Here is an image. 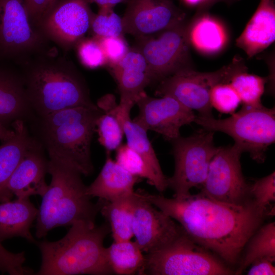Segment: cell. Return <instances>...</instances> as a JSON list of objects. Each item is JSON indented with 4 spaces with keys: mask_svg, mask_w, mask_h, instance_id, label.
Instances as JSON below:
<instances>
[{
    "mask_svg": "<svg viewBox=\"0 0 275 275\" xmlns=\"http://www.w3.org/2000/svg\"><path fill=\"white\" fill-rule=\"evenodd\" d=\"M140 192L146 200L177 221L193 240L228 265L239 263L248 241L270 214L253 199L236 205L214 200L201 192L181 198Z\"/></svg>",
    "mask_w": 275,
    "mask_h": 275,
    "instance_id": "obj_1",
    "label": "cell"
},
{
    "mask_svg": "<svg viewBox=\"0 0 275 275\" xmlns=\"http://www.w3.org/2000/svg\"><path fill=\"white\" fill-rule=\"evenodd\" d=\"M24 252L14 254L7 251L0 242V271L12 275L33 274L34 270L24 266Z\"/></svg>",
    "mask_w": 275,
    "mask_h": 275,
    "instance_id": "obj_36",
    "label": "cell"
},
{
    "mask_svg": "<svg viewBox=\"0 0 275 275\" xmlns=\"http://www.w3.org/2000/svg\"><path fill=\"white\" fill-rule=\"evenodd\" d=\"M58 0H50V4L47 10ZM46 10V11H47Z\"/></svg>",
    "mask_w": 275,
    "mask_h": 275,
    "instance_id": "obj_44",
    "label": "cell"
},
{
    "mask_svg": "<svg viewBox=\"0 0 275 275\" xmlns=\"http://www.w3.org/2000/svg\"><path fill=\"white\" fill-rule=\"evenodd\" d=\"M214 133L203 129L172 142L175 170L168 178V184L174 191V197H185L190 194L191 188L204 183L210 162L219 148L215 146Z\"/></svg>",
    "mask_w": 275,
    "mask_h": 275,
    "instance_id": "obj_9",
    "label": "cell"
},
{
    "mask_svg": "<svg viewBox=\"0 0 275 275\" xmlns=\"http://www.w3.org/2000/svg\"><path fill=\"white\" fill-rule=\"evenodd\" d=\"M116 150V161L128 173L140 178L146 179L159 192H163L168 188L158 179L143 158L127 144L121 145Z\"/></svg>",
    "mask_w": 275,
    "mask_h": 275,
    "instance_id": "obj_30",
    "label": "cell"
},
{
    "mask_svg": "<svg viewBox=\"0 0 275 275\" xmlns=\"http://www.w3.org/2000/svg\"><path fill=\"white\" fill-rule=\"evenodd\" d=\"M112 68L120 95L118 105L130 112L140 95L151 82L147 62L137 49H129L126 56Z\"/></svg>",
    "mask_w": 275,
    "mask_h": 275,
    "instance_id": "obj_18",
    "label": "cell"
},
{
    "mask_svg": "<svg viewBox=\"0 0 275 275\" xmlns=\"http://www.w3.org/2000/svg\"><path fill=\"white\" fill-rule=\"evenodd\" d=\"M274 262L267 258L257 259L250 265L251 267L247 274L274 275L275 274V267L273 264Z\"/></svg>",
    "mask_w": 275,
    "mask_h": 275,
    "instance_id": "obj_39",
    "label": "cell"
},
{
    "mask_svg": "<svg viewBox=\"0 0 275 275\" xmlns=\"http://www.w3.org/2000/svg\"><path fill=\"white\" fill-rule=\"evenodd\" d=\"M14 134V130L9 129L0 123V141L4 142L10 139Z\"/></svg>",
    "mask_w": 275,
    "mask_h": 275,
    "instance_id": "obj_41",
    "label": "cell"
},
{
    "mask_svg": "<svg viewBox=\"0 0 275 275\" xmlns=\"http://www.w3.org/2000/svg\"><path fill=\"white\" fill-rule=\"evenodd\" d=\"M47 173L51 179L38 209L36 237H44L53 228L71 226L79 221L95 224L101 201L96 204L91 202L81 174L71 166L53 159H48Z\"/></svg>",
    "mask_w": 275,
    "mask_h": 275,
    "instance_id": "obj_4",
    "label": "cell"
},
{
    "mask_svg": "<svg viewBox=\"0 0 275 275\" xmlns=\"http://www.w3.org/2000/svg\"><path fill=\"white\" fill-rule=\"evenodd\" d=\"M132 228L135 241L147 253L168 244L183 230L173 218L146 200L139 191L134 195Z\"/></svg>",
    "mask_w": 275,
    "mask_h": 275,
    "instance_id": "obj_15",
    "label": "cell"
},
{
    "mask_svg": "<svg viewBox=\"0 0 275 275\" xmlns=\"http://www.w3.org/2000/svg\"><path fill=\"white\" fill-rule=\"evenodd\" d=\"M34 114L22 75L0 66V123L7 127L17 120L33 119Z\"/></svg>",
    "mask_w": 275,
    "mask_h": 275,
    "instance_id": "obj_19",
    "label": "cell"
},
{
    "mask_svg": "<svg viewBox=\"0 0 275 275\" xmlns=\"http://www.w3.org/2000/svg\"><path fill=\"white\" fill-rule=\"evenodd\" d=\"M245 253L235 274H240L255 260L267 258L275 261V223L271 222L256 231L246 243Z\"/></svg>",
    "mask_w": 275,
    "mask_h": 275,
    "instance_id": "obj_29",
    "label": "cell"
},
{
    "mask_svg": "<svg viewBox=\"0 0 275 275\" xmlns=\"http://www.w3.org/2000/svg\"><path fill=\"white\" fill-rule=\"evenodd\" d=\"M38 213L29 198L0 202V242L17 236L36 243L30 229Z\"/></svg>",
    "mask_w": 275,
    "mask_h": 275,
    "instance_id": "obj_22",
    "label": "cell"
},
{
    "mask_svg": "<svg viewBox=\"0 0 275 275\" xmlns=\"http://www.w3.org/2000/svg\"><path fill=\"white\" fill-rule=\"evenodd\" d=\"M189 45L204 55L220 53L227 46L229 35L224 24L217 18L203 14L195 19L187 28Z\"/></svg>",
    "mask_w": 275,
    "mask_h": 275,
    "instance_id": "obj_24",
    "label": "cell"
},
{
    "mask_svg": "<svg viewBox=\"0 0 275 275\" xmlns=\"http://www.w3.org/2000/svg\"><path fill=\"white\" fill-rule=\"evenodd\" d=\"M105 255L113 274H139L145 262L142 250L130 240L114 241L105 248Z\"/></svg>",
    "mask_w": 275,
    "mask_h": 275,
    "instance_id": "obj_28",
    "label": "cell"
},
{
    "mask_svg": "<svg viewBox=\"0 0 275 275\" xmlns=\"http://www.w3.org/2000/svg\"><path fill=\"white\" fill-rule=\"evenodd\" d=\"M210 102L211 107L218 112L232 114L241 103V100L230 82H222L212 88Z\"/></svg>",
    "mask_w": 275,
    "mask_h": 275,
    "instance_id": "obj_33",
    "label": "cell"
},
{
    "mask_svg": "<svg viewBox=\"0 0 275 275\" xmlns=\"http://www.w3.org/2000/svg\"><path fill=\"white\" fill-rule=\"evenodd\" d=\"M139 114L133 121L146 130H152L173 142L180 136L181 127L195 121L196 115L169 96L152 97L145 91L138 98L136 103Z\"/></svg>",
    "mask_w": 275,
    "mask_h": 275,
    "instance_id": "obj_14",
    "label": "cell"
},
{
    "mask_svg": "<svg viewBox=\"0 0 275 275\" xmlns=\"http://www.w3.org/2000/svg\"><path fill=\"white\" fill-rule=\"evenodd\" d=\"M44 150L38 141L32 137L24 155L7 183L8 190L17 198L36 195L42 197L46 193L48 185L45 176L47 173L48 159Z\"/></svg>",
    "mask_w": 275,
    "mask_h": 275,
    "instance_id": "obj_17",
    "label": "cell"
},
{
    "mask_svg": "<svg viewBox=\"0 0 275 275\" xmlns=\"http://www.w3.org/2000/svg\"><path fill=\"white\" fill-rule=\"evenodd\" d=\"M97 105L102 111L96 122L98 141L107 152L117 150L121 145L124 133L115 97L106 95L98 100Z\"/></svg>",
    "mask_w": 275,
    "mask_h": 275,
    "instance_id": "obj_26",
    "label": "cell"
},
{
    "mask_svg": "<svg viewBox=\"0 0 275 275\" xmlns=\"http://www.w3.org/2000/svg\"><path fill=\"white\" fill-rule=\"evenodd\" d=\"M24 1L30 21L37 29L40 19L49 7L50 0Z\"/></svg>",
    "mask_w": 275,
    "mask_h": 275,
    "instance_id": "obj_38",
    "label": "cell"
},
{
    "mask_svg": "<svg viewBox=\"0 0 275 275\" xmlns=\"http://www.w3.org/2000/svg\"><path fill=\"white\" fill-rule=\"evenodd\" d=\"M250 193L256 204L268 211V207L275 201V173L256 180L250 185Z\"/></svg>",
    "mask_w": 275,
    "mask_h": 275,
    "instance_id": "obj_35",
    "label": "cell"
},
{
    "mask_svg": "<svg viewBox=\"0 0 275 275\" xmlns=\"http://www.w3.org/2000/svg\"><path fill=\"white\" fill-rule=\"evenodd\" d=\"M234 0H210V4H211L213 2H215L217 1H223V2H232Z\"/></svg>",
    "mask_w": 275,
    "mask_h": 275,
    "instance_id": "obj_43",
    "label": "cell"
},
{
    "mask_svg": "<svg viewBox=\"0 0 275 275\" xmlns=\"http://www.w3.org/2000/svg\"><path fill=\"white\" fill-rule=\"evenodd\" d=\"M22 76L36 116L70 107L96 105L79 75L63 60H38L28 65Z\"/></svg>",
    "mask_w": 275,
    "mask_h": 275,
    "instance_id": "obj_5",
    "label": "cell"
},
{
    "mask_svg": "<svg viewBox=\"0 0 275 275\" xmlns=\"http://www.w3.org/2000/svg\"><path fill=\"white\" fill-rule=\"evenodd\" d=\"M78 58L84 66L94 69L107 63V60L98 40L94 37L80 40L77 43Z\"/></svg>",
    "mask_w": 275,
    "mask_h": 275,
    "instance_id": "obj_34",
    "label": "cell"
},
{
    "mask_svg": "<svg viewBox=\"0 0 275 275\" xmlns=\"http://www.w3.org/2000/svg\"><path fill=\"white\" fill-rule=\"evenodd\" d=\"M11 125L14 134L0 146V202L9 201L12 199L13 195L7 188V183L32 139L24 121L17 120Z\"/></svg>",
    "mask_w": 275,
    "mask_h": 275,
    "instance_id": "obj_23",
    "label": "cell"
},
{
    "mask_svg": "<svg viewBox=\"0 0 275 275\" xmlns=\"http://www.w3.org/2000/svg\"><path fill=\"white\" fill-rule=\"evenodd\" d=\"M111 231L108 223L99 226L79 221L55 241L37 243L42 262L38 275L113 274L105 255L103 241Z\"/></svg>",
    "mask_w": 275,
    "mask_h": 275,
    "instance_id": "obj_3",
    "label": "cell"
},
{
    "mask_svg": "<svg viewBox=\"0 0 275 275\" xmlns=\"http://www.w3.org/2000/svg\"><path fill=\"white\" fill-rule=\"evenodd\" d=\"M127 0H88L89 3H95L98 5L100 8L112 7L120 3Z\"/></svg>",
    "mask_w": 275,
    "mask_h": 275,
    "instance_id": "obj_40",
    "label": "cell"
},
{
    "mask_svg": "<svg viewBox=\"0 0 275 275\" xmlns=\"http://www.w3.org/2000/svg\"><path fill=\"white\" fill-rule=\"evenodd\" d=\"M240 58L213 72H200L191 68L182 69L161 81L156 94L171 96L199 115L213 116L210 93L216 85L230 82L236 73L247 70Z\"/></svg>",
    "mask_w": 275,
    "mask_h": 275,
    "instance_id": "obj_8",
    "label": "cell"
},
{
    "mask_svg": "<svg viewBox=\"0 0 275 275\" xmlns=\"http://www.w3.org/2000/svg\"><path fill=\"white\" fill-rule=\"evenodd\" d=\"M188 6L196 7L210 4V0H183Z\"/></svg>",
    "mask_w": 275,
    "mask_h": 275,
    "instance_id": "obj_42",
    "label": "cell"
},
{
    "mask_svg": "<svg viewBox=\"0 0 275 275\" xmlns=\"http://www.w3.org/2000/svg\"><path fill=\"white\" fill-rule=\"evenodd\" d=\"M247 70L236 73L230 83L238 94L243 105L257 106L262 104L261 97L268 78L249 73Z\"/></svg>",
    "mask_w": 275,
    "mask_h": 275,
    "instance_id": "obj_31",
    "label": "cell"
},
{
    "mask_svg": "<svg viewBox=\"0 0 275 275\" xmlns=\"http://www.w3.org/2000/svg\"><path fill=\"white\" fill-rule=\"evenodd\" d=\"M275 40V6L273 0L260 3L236 40V45L250 58L262 52Z\"/></svg>",
    "mask_w": 275,
    "mask_h": 275,
    "instance_id": "obj_20",
    "label": "cell"
},
{
    "mask_svg": "<svg viewBox=\"0 0 275 275\" xmlns=\"http://www.w3.org/2000/svg\"><path fill=\"white\" fill-rule=\"evenodd\" d=\"M203 129L219 131L230 136L242 152L249 153L259 163L264 162L268 147L275 141V109L262 104L242 105L227 118L196 115L195 121Z\"/></svg>",
    "mask_w": 275,
    "mask_h": 275,
    "instance_id": "obj_6",
    "label": "cell"
},
{
    "mask_svg": "<svg viewBox=\"0 0 275 275\" xmlns=\"http://www.w3.org/2000/svg\"><path fill=\"white\" fill-rule=\"evenodd\" d=\"M97 38L106 58L107 63L112 66L121 61L129 49L122 36Z\"/></svg>",
    "mask_w": 275,
    "mask_h": 275,
    "instance_id": "obj_37",
    "label": "cell"
},
{
    "mask_svg": "<svg viewBox=\"0 0 275 275\" xmlns=\"http://www.w3.org/2000/svg\"><path fill=\"white\" fill-rule=\"evenodd\" d=\"M140 179L108 156L97 178L87 186L86 193L91 198L112 202L133 194Z\"/></svg>",
    "mask_w": 275,
    "mask_h": 275,
    "instance_id": "obj_21",
    "label": "cell"
},
{
    "mask_svg": "<svg viewBox=\"0 0 275 275\" xmlns=\"http://www.w3.org/2000/svg\"><path fill=\"white\" fill-rule=\"evenodd\" d=\"M88 0H58L44 14L37 29L45 39L69 48L81 40L94 14Z\"/></svg>",
    "mask_w": 275,
    "mask_h": 275,
    "instance_id": "obj_13",
    "label": "cell"
},
{
    "mask_svg": "<svg viewBox=\"0 0 275 275\" xmlns=\"http://www.w3.org/2000/svg\"><path fill=\"white\" fill-rule=\"evenodd\" d=\"M184 18L171 0H129L122 19L124 33L140 38L183 22Z\"/></svg>",
    "mask_w": 275,
    "mask_h": 275,
    "instance_id": "obj_16",
    "label": "cell"
},
{
    "mask_svg": "<svg viewBox=\"0 0 275 275\" xmlns=\"http://www.w3.org/2000/svg\"><path fill=\"white\" fill-rule=\"evenodd\" d=\"M235 274L215 254L193 240L184 230L168 244L145 256L139 274Z\"/></svg>",
    "mask_w": 275,
    "mask_h": 275,
    "instance_id": "obj_7",
    "label": "cell"
},
{
    "mask_svg": "<svg viewBox=\"0 0 275 275\" xmlns=\"http://www.w3.org/2000/svg\"><path fill=\"white\" fill-rule=\"evenodd\" d=\"M140 39L137 49L147 62L151 81H162L180 70L190 68L187 64L189 44L183 22Z\"/></svg>",
    "mask_w": 275,
    "mask_h": 275,
    "instance_id": "obj_11",
    "label": "cell"
},
{
    "mask_svg": "<svg viewBox=\"0 0 275 275\" xmlns=\"http://www.w3.org/2000/svg\"><path fill=\"white\" fill-rule=\"evenodd\" d=\"M90 28L97 38L122 36L124 33L122 19L112 7L100 8L93 14Z\"/></svg>",
    "mask_w": 275,
    "mask_h": 275,
    "instance_id": "obj_32",
    "label": "cell"
},
{
    "mask_svg": "<svg viewBox=\"0 0 275 275\" xmlns=\"http://www.w3.org/2000/svg\"><path fill=\"white\" fill-rule=\"evenodd\" d=\"M243 152L235 145L219 147L209 164L201 193L214 200L242 205L252 198L242 174L240 156Z\"/></svg>",
    "mask_w": 275,
    "mask_h": 275,
    "instance_id": "obj_10",
    "label": "cell"
},
{
    "mask_svg": "<svg viewBox=\"0 0 275 275\" xmlns=\"http://www.w3.org/2000/svg\"><path fill=\"white\" fill-rule=\"evenodd\" d=\"M45 39L32 24L24 0H0V62L39 51Z\"/></svg>",
    "mask_w": 275,
    "mask_h": 275,
    "instance_id": "obj_12",
    "label": "cell"
},
{
    "mask_svg": "<svg viewBox=\"0 0 275 275\" xmlns=\"http://www.w3.org/2000/svg\"><path fill=\"white\" fill-rule=\"evenodd\" d=\"M134 195L135 191L112 202L100 200L99 212L107 221L114 241L128 240L133 237L132 222Z\"/></svg>",
    "mask_w": 275,
    "mask_h": 275,
    "instance_id": "obj_27",
    "label": "cell"
},
{
    "mask_svg": "<svg viewBox=\"0 0 275 275\" xmlns=\"http://www.w3.org/2000/svg\"><path fill=\"white\" fill-rule=\"evenodd\" d=\"M102 111L95 106H76L33 119L36 138L49 159L68 164L81 175L92 173L91 143Z\"/></svg>",
    "mask_w": 275,
    "mask_h": 275,
    "instance_id": "obj_2",
    "label": "cell"
},
{
    "mask_svg": "<svg viewBox=\"0 0 275 275\" xmlns=\"http://www.w3.org/2000/svg\"><path fill=\"white\" fill-rule=\"evenodd\" d=\"M130 112L120 108L118 114L122 123L127 145L145 161L158 179L168 187V178L163 174L154 149L144 128L131 120Z\"/></svg>",
    "mask_w": 275,
    "mask_h": 275,
    "instance_id": "obj_25",
    "label": "cell"
}]
</instances>
